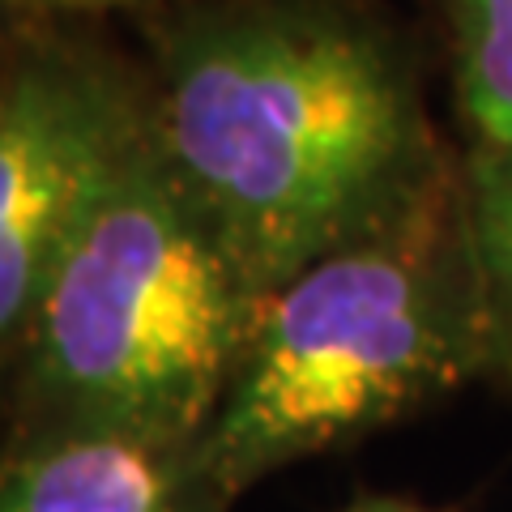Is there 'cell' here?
Returning a JSON list of instances; mask_svg holds the SVG:
<instances>
[{
	"label": "cell",
	"mask_w": 512,
	"mask_h": 512,
	"mask_svg": "<svg viewBox=\"0 0 512 512\" xmlns=\"http://www.w3.org/2000/svg\"><path fill=\"white\" fill-rule=\"evenodd\" d=\"M342 512H436V508H423L406 500V495H359V500H350Z\"/></svg>",
	"instance_id": "9c48e42d"
},
{
	"label": "cell",
	"mask_w": 512,
	"mask_h": 512,
	"mask_svg": "<svg viewBox=\"0 0 512 512\" xmlns=\"http://www.w3.org/2000/svg\"><path fill=\"white\" fill-rule=\"evenodd\" d=\"M158 150L269 295L457 167L410 47L346 0H214L154 47Z\"/></svg>",
	"instance_id": "6da1fadb"
},
{
	"label": "cell",
	"mask_w": 512,
	"mask_h": 512,
	"mask_svg": "<svg viewBox=\"0 0 512 512\" xmlns=\"http://www.w3.org/2000/svg\"><path fill=\"white\" fill-rule=\"evenodd\" d=\"M457 163L474 269L504 355V393H512V137L466 141Z\"/></svg>",
	"instance_id": "8992f818"
},
{
	"label": "cell",
	"mask_w": 512,
	"mask_h": 512,
	"mask_svg": "<svg viewBox=\"0 0 512 512\" xmlns=\"http://www.w3.org/2000/svg\"><path fill=\"white\" fill-rule=\"evenodd\" d=\"M466 141L512 137V0H444Z\"/></svg>",
	"instance_id": "52a82bcc"
},
{
	"label": "cell",
	"mask_w": 512,
	"mask_h": 512,
	"mask_svg": "<svg viewBox=\"0 0 512 512\" xmlns=\"http://www.w3.org/2000/svg\"><path fill=\"white\" fill-rule=\"evenodd\" d=\"M201 440L90 427H13L0 448V512H231Z\"/></svg>",
	"instance_id": "5b68a950"
},
{
	"label": "cell",
	"mask_w": 512,
	"mask_h": 512,
	"mask_svg": "<svg viewBox=\"0 0 512 512\" xmlns=\"http://www.w3.org/2000/svg\"><path fill=\"white\" fill-rule=\"evenodd\" d=\"M13 9L30 13H86V9H116V5H146V0H5Z\"/></svg>",
	"instance_id": "ba28073f"
},
{
	"label": "cell",
	"mask_w": 512,
	"mask_h": 512,
	"mask_svg": "<svg viewBox=\"0 0 512 512\" xmlns=\"http://www.w3.org/2000/svg\"><path fill=\"white\" fill-rule=\"evenodd\" d=\"M265 295L150 133L146 99L18 350L13 427L201 440Z\"/></svg>",
	"instance_id": "3957f363"
},
{
	"label": "cell",
	"mask_w": 512,
	"mask_h": 512,
	"mask_svg": "<svg viewBox=\"0 0 512 512\" xmlns=\"http://www.w3.org/2000/svg\"><path fill=\"white\" fill-rule=\"evenodd\" d=\"M141 99L116 64L64 43L26 47L0 69V363H18L47 274Z\"/></svg>",
	"instance_id": "277c9868"
},
{
	"label": "cell",
	"mask_w": 512,
	"mask_h": 512,
	"mask_svg": "<svg viewBox=\"0 0 512 512\" xmlns=\"http://www.w3.org/2000/svg\"><path fill=\"white\" fill-rule=\"evenodd\" d=\"M470 384L504 389V355L457 163L444 184L265 295L201 453L239 500L261 478L359 444Z\"/></svg>",
	"instance_id": "7a4b0ae2"
}]
</instances>
